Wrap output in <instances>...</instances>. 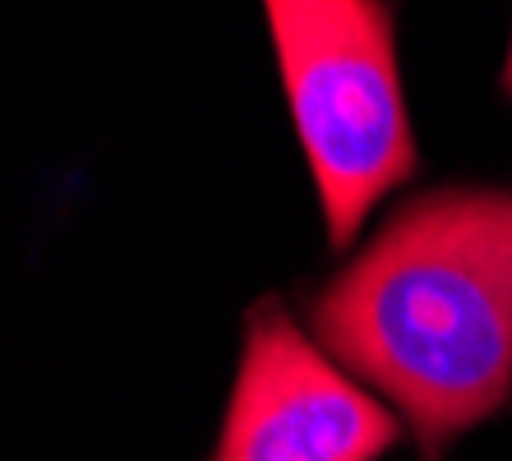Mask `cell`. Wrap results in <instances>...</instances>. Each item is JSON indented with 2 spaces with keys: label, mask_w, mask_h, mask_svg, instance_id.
Returning a JSON list of instances; mask_svg holds the SVG:
<instances>
[{
  "label": "cell",
  "mask_w": 512,
  "mask_h": 461,
  "mask_svg": "<svg viewBox=\"0 0 512 461\" xmlns=\"http://www.w3.org/2000/svg\"><path fill=\"white\" fill-rule=\"evenodd\" d=\"M310 328L439 461L512 402V190L443 185L402 203L310 296Z\"/></svg>",
  "instance_id": "6da1fadb"
},
{
  "label": "cell",
  "mask_w": 512,
  "mask_h": 461,
  "mask_svg": "<svg viewBox=\"0 0 512 461\" xmlns=\"http://www.w3.org/2000/svg\"><path fill=\"white\" fill-rule=\"evenodd\" d=\"M277 70L328 222L346 249L383 194L416 176L393 0H263Z\"/></svg>",
  "instance_id": "7a4b0ae2"
},
{
  "label": "cell",
  "mask_w": 512,
  "mask_h": 461,
  "mask_svg": "<svg viewBox=\"0 0 512 461\" xmlns=\"http://www.w3.org/2000/svg\"><path fill=\"white\" fill-rule=\"evenodd\" d=\"M397 415L305 337L277 296L245 314L236 388L208 461H379Z\"/></svg>",
  "instance_id": "3957f363"
},
{
  "label": "cell",
  "mask_w": 512,
  "mask_h": 461,
  "mask_svg": "<svg viewBox=\"0 0 512 461\" xmlns=\"http://www.w3.org/2000/svg\"><path fill=\"white\" fill-rule=\"evenodd\" d=\"M503 97H512V42H508V60H503Z\"/></svg>",
  "instance_id": "277c9868"
}]
</instances>
